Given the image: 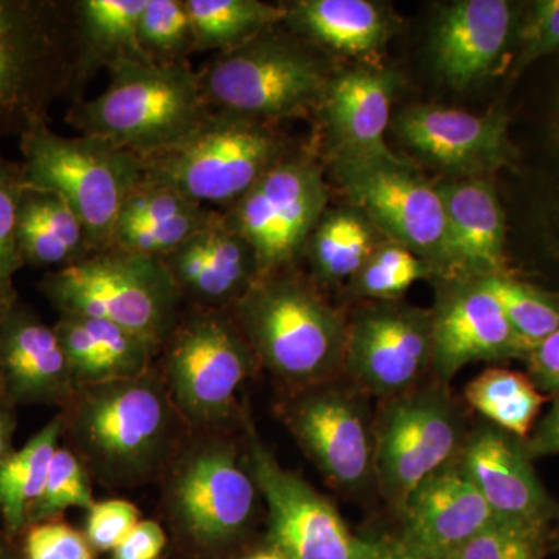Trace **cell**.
I'll use <instances>...</instances> for the list:
<instances>
[{
	"label": "cell",
	"instance_id": "cell-1",
	"mask_svg": "<svg viewBox=\"0 0 559 559\" xmlns=\"http://www.w3.org/2000/svg\"><path fill=\"white\" fill-rule=\"evenodd\" d=\"M62 437L109 487L157 479L180 448V418L159 370L79 388L61 409Z\"/></svg>",
	"mask_w": 559,
	"mask_h": 559
},
{
	"label": "cell",
	"instance_id": "cell-2",
	"mask_svg": "<svg viewBox=\"0 0 559 559\" xmlns=\"http://www.w3.org/2000/svg\"><path fill=\"white\" fill-rule=\"evenodd\" d=\"M92 76L75 0H0V140L49 123L51 106L80 100Z\"/></svg>",
	"mask_w": 559,
	"mask_h": 559
},
{
	"label": "cell",
	"instance_id": "cell-3",
	"mask_svg": "<svg viewBox=\"0 0 559 559\" xmlns=\"http://www.w3.org/2000/svg\"><path fill=\"white\" fill-rule=\"evenodd\" d=\"M285 271L257 278L229 311L257 364L290 393L344 377L348 325L310 283Z\"/></svg>",
	"mask_w": 559,
	"mask_h": 559
},
{
	"label": "cell",
	"instance_id": "cell-4",
	"mask_svg": "<svg viewBox=\"0 0 559 559\" xmlns=\"http://www.w3.org/2000/svg\"><path fill=\"white\" fill-rule=\"evenodd\" d=\"M108 72V87L98 97L80 98L66 112V121L81 135L143 157L186 138L209 114L190 61H121Z\"/></svg>",
	"mask_w": 559,
	"mask_h": 559
},
{
	"label": "cell",
	"instance_id": "cell-5",
	"mask_svg": "<svg viewBox=\"0 0 559 559\" xmlns=\"http://www.w3.org/2000/svg\"><path fill=\"white\" fill-rule=\"evenodd\" d=\"M39 289L58 314L108 320L159 349L186 307L160 259L117 248L47 272Z\"/></svg>",
	"mask_w": 559,
	"mask_h": 559
},
{
	"label": "cell",
	"instance_id": "cell-6",
	"mask_svg": "<svg viewBox=\"0 0 559 559\" xmlns=\"http://www.w3.org/2000/svg\"><path fill=\"white\" fill-rule=\"evenodd\" d=\"M288 154L266 121L210 109L186 138L140 160L145 182L224 212Z\"/></svg>",
	"mask_w": 559,
	"mask_h": 559
},
{
	"label": "cell",
	"instance_id": "cell-7",
	"mask_svg": "<svg viewBox=\"0 0 559 559\" xmlns=\"http://www.w3.org/2000/svg\"><path fill=\"white\" fill-rule=\"evenodd\" d=\"M275 27L218 51L197 69L210 109L266 121L320 106L330 81L322 62L299 39L274 33Z\"/></svg>",
	"mask_w": 559,
	"mask_h": 559
},
{
	"label": "cell",
	"instance_id": "cell-8",
	"mask_svg": "<svg viewBox=\"0 0 559 559\" xmlns=\"http://www.w3.org/2000/svg\"><path fill=\"white\" fill-rule=\"evenodd\" d=\"M25 182L53 191L83 223L94 252L109 249L121 207L142 180V160L92 135L57 134L39 124L20 139Z\"/></svg>",
	"mask_w": 559,
	"mask_h": 559
},
{
	"label": "cell",
	"instance_id": "cell-9",
	"mask_svg": "<svg viewBox=\"0 0 559 559\" xmlns=\"http://www.w3.org/2000/svg\"><path fill=\"white\" fill-rule=\"evenodd\" d=\"M162 349V378L186 425L210 430L235 417L259 364L230 311L186 305Z\"/></svg>",
	"mask_w": 559,
	"mask_h": 559
},
{
	"label": "cell",
	"instance_id": "cell-10",
	"mask_svg": "<svg viewBox=\"0 0 559 559\" xmlns=\"http://www.w3.org/2000/svg\"><path fill=\"white\" fill-rule=\"evenodd\" d=\"M164 474L168 518L194 549L223 550L245 535L259 489L230 441L210 436L180 444Z\"/></svg>",
	"mask_w": 559,
	"mask_h": 559
},
{
	"label": "cell",
	"instance_id": "cell-11",
	"mask_svg": "<svg viewBox=\"0 0 559 559\" xmlns=\"http://www.w3.org/2000/svg\"><path fill=\"white\" fill-rule=\"evenodd\" d=\"M469 429L450 384L437 380L381 401L374 414V480L400 514L411 492L457 459Z\"/></svg>",
	"mask_w": 559,
	"mask_h": 559
},
{
	"label": "cell",
	"instance_id": "cell-12",
	"mask_svg": "<svg viewBox=\"0 0 559 559\" xmlns=\"http://www.w3.org/2000/svg\"><path fill=\"white\" fill-rule=\"evenodd\" d=\"M242 421L246 463L266 503L271 549L286 559L366 557L370 538L356 536L325 496L275 459L248 417Z\"/></svg>",
	"mask_w": 559,
	"mask_h": 559
},
{
	"label": "cell",
	"instance_id": "cell-13",
	"mask_svg": "<svg viewBox=\"0 0 559 559\" xmlns=\"http://www.w3.org/2000/svg\"><path fill=\"white\" fill-rule=\"evenodd\" d=\"M326 200L318 165L288 154L223 213L255 253L260 278L285 271L300 255L325 213Z\"/></svg>",
	"mask_w": 559,
	"mask_h": 559
},
{
	"label": "cell",
	"instance_id": "cell-14",
	"mask_svg": "<svg viewBox=\"0 0 559 559\" xmlns=\"http://www.w3.org/2000/svg\"><path fill=\"white\" fill-rule=\"evenodd\" d=\"M366 393L345 380L290 392L282 419L300 450L334 488L374 480V414Z\"/></svg>",
	"mask_w": 559,
	"mask_h": 559
},
{
	"label": "cell",
	"instance_id": "cell-15",
	"mask_svg": "<svg viewBox=\"0 0 559 559\" xmlns=\"http://www.w3.org/2000/svg\"><path fill=\"white\" fill-rule=\"evenodd\" d=\"M432 364L430 312L393 301L367 308L348 325L344 378L369 399L421 384Z\"/></svg>",
	"mask_w": 559,
	"mask_h": 559
},
{
	"label": "cell",
	"instance_id": "cell-16",
	"mask_svg": "<svg viewBox=\"0 0 559 559\" xmlns=\"http://www.w3.org/2000/svg\"><path fill=\"white\" fill-rule=\"evenodd\" d=\"M337 175L349 198L399 245L444 266L447 216L437 187L403 162L337 156Z\"/></svg>",
	"mask_w": 559,
	"mask_h": 559
},
{
	"label": "cell",
	"instance_id": "cell-17",
	"mask_svg": "<svg viewBox=\"0 0 559 559\" xmlns=\"http://www.w3.org/2000/svg\"><path fill=\"white\" fill-rule=\"evenodd\" d=\"M432 320V364L436 380L452 378L473 362L525 358L527 345L518 336L502 308L477 280L444 290Z\"/></svg>",
	"mask_w": 559,
	"mask_h": 559
},
{
	"label": "cell",
	"instance_id": "cell-18",
	"mask_svg": "<svg viewBox=\"0 0 559 559\" xmlns=\"http://www.w3.org/2000/svg\"><path fill=\"white\" fill-rule=\"evenodd\" d=\"M498 520L554 527L559 507L540 484L524 440L485 421L471 429L459 455Z\"/></svg>",
	"mask_w": 559,
	"mask_h": 559
},
{
	"label": "cell",
	"instance_id": "cell-19",
	"mask_svg": "<svg viewBox=\"0 0 559 559\" xmlns=\"http://www.w3.org/2000/svg\"><path fill=\"white\" fill-rule=\"evenodd\" d=\"M399 516L396 539L419 559H447L498 520L459 457L423 480Z\"/></svg>",
	"mask_w": 559,
	"mask_h": 559
},
{
	"label": "cell",
	"instance_id": "cell-20",
	"mask_svg": "<svg viewBox=\"0 0 559 559\" xmlns=\"http://www.w3.org/2000/svg\"><path fill=\"white\" fill-rule=\"evenodd\" d=\"M0 377L13 407L62 409L76 390L57 331L21 299L0 311Z\"/></svg>",
	"mask_w": 559,
	"mask_h": 559
},
{
	"label": "cell",
	"instance_id": "cell-21",
	"mask_svg": "<svg viewBox=\"0 0 559 559\" xmlns=\"http://www.w3.org/2000/svg\"><path fill=\"white\" fill-rule=\"evenodd\" d=\"M160 260L191 307L229 311L259 278L255 253L221 210Z\"/></svg>",
	"mask_w": 559,
	"mask_h": 559
},
{
	"label": "cell",
	"instance_id": "cell-22",
	"mask_svg": "<svg viewBox=\"0 0 559 559\" xmlns=\"http://www.w3.org/2000/svg\"><path fill=\"white\" fill-rule=\"evenodd\" d=\"M395 130L407 146L448 170H488L507 154L506 120L499 114L418 106L401 114Z\"/></svg>",
	"mask_w": 559,
	"mask_h": 559
},
{
	"label": "cell",
	"instance_id": "cell-23",
	"mask_svg": "<svg viewBox=\"0 0 559 559\" xmlns=\"http://www.w3.org/2000/svg\"><path fill=\"white\" fill-rule=\"evenodd\" d=\"M511 7L503 0H459L441 10L432 33L436 68L463 90L487 75L506 49Z\"/></svg>",
	"mask_w": 559,
	"mask_h": 559
},
{
	"label": "cell",
	"instance_id": "cell-24",
	"mask_svg": "<svg viewBox=\"0 0 559 559\" xmlns=\"http://www.w3.org/2000/svg\"><path fill=\"white\" fill-rule=\"evenodd\" d=\"M396 76L388 70L356 69L330 79L323 106L337 156L348 159L401 162L385 145Z\"/></svg>",
	"mask_w": 559,
	"mask_h": 559
},
{
	"label": "cell",
	"instance_id": "cell-25",
	"mask_svg": "<svg viewBox=\"0 0 559 559\" xmlns=\"http://www.w3.org/2000/svg\"><path fill=\"white\" fill-rule=\"evenodd\" d=\"M447 216L444 267L473 278L498 274L503 261L506 226L495 190L481 180L437 187Z\"/></svg>",
	"mask_w": 559,
	"mask_h": 559
},
{
	"label": "cell",
	"instance_id": "cell-26",
	"mask_svg": "<svg viewBox=\"0 0 559 559\" xmlns=\"http://www.w3.org/2000/svg\"><path fill=\"white\" fill-rule=\"evenodd\" d=\"M76 389L127 380L153 369L160 349L108 320L60 314L53 325Z\"/></svg>",
	"mask_w": 559,
	"mask_h": 559
},
{
	"label": "cell",
	"instance_id": "cell-27",
	"mask_svg": "<svg viewBox=\"0 0 559 559\" xmlns=\"http://www.w3.org/2000/svg\"><path fill=\"white\" fill-rule=\"evenodd\" d=\"M17 249L24 266L55 271L94 253L86 229L53 191L27 186L16 213Z\"/></svg>",
	"mask_w": 559,
	"mask_h": 559
},
{
	"label": "cell",
	"instance_id": "cell-28",
	"mask_svg": "<svg viewBox=\"0 0 559 559\" xmlns=\"http://www.w3.org/2000/svg\"><path fill=\"white\" fill-rule=\"evenodd\" d=\"M285 7L294 32L342 53H367L388 36V20L367 0H299Z\"/></svg>",
	"mask_w": 559,
	"mask_h": 559
},
{
	"label": "cell",
	"instance_id": "cell-29",
	"mask_svg": "<svg viewBox=\"0 0 559 559\" xmlns=\"http://www.w3.org/2000/svg\"><path fill=\"white\" fill-rule=\"evenodd\" d=\"M61 437L62 421L58 415L21 450L0 459V520L11 539L28 527V513L43 491Z\"/></svg>",
	"mask_w": 559,
	"mask_h": 559
},
{
	"label": "cell",
	"instance_id": "cell-30",
	"mask_svg": "<svg viewBox=\"0 0 559 559\" xmlns=\"http://www.w3.org/2000/svg\"><path fill=\"white\" fill-rule=\"evenodd\" d=\"M146 2L75 0L81 46L92 72L121 61L151 62L139 40V22Z\"/></svg>",
	"mask_w": 559,
	"mask_h": 559
},
{
	"label": "cell",
	"instance_id": "cell-31",
	"mask_svg": "<svg viewBox=\"0 0 559 559\" xmlns=\"http://www.w3.org/2000/svg\"><path fill=\"white\" fill-rule=\"evenodd\" d=\"M466 404L516 439L527 440L547 396L528 374L492 367L477 374L463 390Z\"/></svg>",
	"mask_w": 559,
	"mask_h": 559
},
{
	"label": "cell",
	"instance_id": "cell-32",
	"mask_svg": "<svg viewBox=\"0 0 559 559\" xmlns=\"http://www.w3.org/2000/svg\"><path fill=\"white\" fill-rule=\"evenodd\" d=\"M198 51H226L286 20L285 5L260 0H186Z\"/></svg>",
	"mask_w": 559,
	"mask_h": 559
},
{
	"label": "cell",
	"instance_id": "cell-33",
	"mask_svg": "<svg viewBox=\"0 0 559 559\" xmlns=\"http://www.w3.org/2000/svg\"><path fill=\"white\" fill-rule=\"evenodd\" d=\"M312 270L325 282L355 278L374 252L369 224L352 212L323 213L307 246Z\"/></svg>",
	"mask_w": 559,
	"mask_h": 559
},
{
	"label": "cell",
	"instance_id": "cell-34",
	"mask_svg": "<svg viewBox=\"0 0 559 559\" xmlns=\"http://www.w3.org/2000/svg\"><path fill=\"white\" fill-rule=\"evenodd\" d=\"M474 280L495 297L528 349L559 330V304L547 294L500 272Z\"/></svg>",
	"mask_w": 559,
	"mask_h": 559
},
{
	"label": "cell",
	"instance_id": "cell-35",
	"mask_svg": "<svg viewBox=\"0 0 559 559\" xmlns=\"http://www.w3.org/2000/svg\"><path fill=\"white\" fill-rule=\"evenodd\" d=\"M139 40L151 62L189 61L198 49L186 0H148L140 16Z\"/></svg>",
	"mask_w": 559,
	"mask_h": 559
},
{
	"label": "cell",
	"instance_id": "cell-36",
	"mask_svg": "<svg viewBox=\"0 0 559 559\" xmlns=\"http://www.w3.org/2000/svg\"><path fill=\"white\" fill-rule=\"evenodd\" d=\"M218 212L219 210L198 205L179 215L119 223L114 230L110 248L160 259L207 226Z\"/></svg>",
	"mask_w": 559,
	"mask_h": 559
},
{
	"label": "cell",
	"instance_id": "cell-37",
	"mask_svg": "<svg viewBox=\"0 0 559 559\" xmlns=\"http://www.w3.org/2000/svg\"><path fill=\"white\" fill-rule=\"evenodd\" d=\"M94 503L86 466L75 452L60 447L51 459L43 491L28 513V527L38 522L60 520L69 509L90 510Z\"/></svg>",
	"mask_w": 559,
	"mask_h": 559
},
{
	"label": "cell",
	"instance_id": "cell-38",
	"mask_svg": "<svg viewBox=\"0 0 559 559\" xmlns=\"http://www.w3.org/2000/svg\"><path fill=\"white\" fill-rule=\"evenodd\" d=\"M551 530L544 525L495 520L447 559H546Z\"/></svg>",
	"mask_w": 559,
	"mask_h": 559
},
{
	"label": "cell",
	"instance_id": "cell-39",
	"mask_svg": "<svg viewBox=\"0 0 559 559\" xmlns=\"http://www.w3.org/2000/svg\"><path fill=\"white\" fill-rule=\"evenodd\" d=\"M429 271V261L395 242L374 249L356 275L355 285L360 296L395 301L418 280L428 277Z\"/></svg>",
	"mask_w": 559,
	"mask_h": 559
},
{
	"label": "cell",
	"instance_id": "cell-40",
	"mask_svg": "<svg viewBox=\"0 0 559 559\" xmlns=\"http://www.w3.org/2000/svg\"><path fill=\"white\" fill-rule=\"evenodd\" d=\"M25 189L27 182L21 162L0 157V311L20 299L14 278L24 263L17 249L16 213Z\"/></svg>",
	"mask_w": 559,
	"mask_h": 559
},
{
	"label": "cell",
	"instance_id": "cell-41",
	"mask_svg": "<svg viewBox=\"0 0 559 559\" xmlns=\"http://www.w3.org/2000/svg\"><path fill=\"white\" fill-rule=\"evenodd\" d=\"M22 535L24 559H94L86 535L61 520L38 522Z\"/></svg>",
	"mask_w": 559,
	"mask_h": 559
},
{
	"label": "cell",
	"instance_id": "cell-42",
	"mask_svg": "<svg viewBox=\"0 0 559 559\" xmlns=\"http://www.w3.org/2000/svg\"><path fill=\"white\" fill-rule=\"evenodd\" d=\"M140 521V511L130 500H95L87 510L84 535L95 551H114Z\"/></svg>",
	"mask_w": 559,
	"mask_h": 559
},
{
	"label": "cell",
	"instance_id": "cell-43",
	"mask_svg": "<svg viewBox=\"0 0 559 559\" xmlns=\"http://www.w3.org/2000/svg\"><path fill=\"white\" fill-rule=\"evenodd\" d=\"M559 50V0L533 3L521 31V66Z\"/></svg>",
	"mask_w": 559,
	"mask_h": 559
},
{
	"label": "cell",
	"instance_id": "cell-44",
	"mask_svg": "<svg viewBox=\"0 0 559 559\" xmlns=\"http://www.w3.org/2000/svg\"><path fill=\"white\" fill-rule=\"evenodd\" d=\"M167 546V533L159 522L142 520L117 549L114 559H159Z\"/></svg>",
	"mask_w": 559,
	"mask_h": 559
},
{
	"label": "cell",
	"instance_id": "cell-45",
	"mask_svg": "<svg viewBox=\"0 0 559 559\" xmlns=\"http://www.w3.org/2000/svg\"><path fill=\"white\" fill-rule=\"evenodd\" d=\"M528 377L540 392L559 395V330L525 356Z\"/></svg>",
	"mask_w": 559,
	"mask_h": 559
},
{
	"label": "cell",
	"instance_id": "cell-46",
	"mask_svg": "<svg viewBox=\"0 0 559 559\" xmlns=\"http://www.w3.org/2000/svg\"><path fill=\"white\" fill-rule=\"evenodd\" d=\"M524 447L532 460L559 454V395L555 396L549 412L524 440Z\"/></svg>",
	"mask_w": 559,
	"mask_h": 559
},
{
	"label": "cell",
	"instance_id": "cell-47",
	"mask_svg": "<svg viewBox=\"0 0 559 559\" xmlns=\"http://www.w3.org/2000/svg\"><path fill=\"white\" fill-rule=\"evenodd\" d=\"M362 559H419L396 538H370V547Z\"/></svg>",
	"mask_w": 559,
	"mask_h": 559
},
{
	"label": "cell",
	"instance_id": "cell-48",
	"mask_svg": "<svg viewBox=\"0 0 559 559\" xmlns=\"http://www.w3.org/2000/svg\"><path fill=\"white\" fill-rule=\"evenodd\" d=\"M14 428H16V419H14L13 406L5 401H0V459L7 457L16 448H14Z\"/></svg>",
	"mask_w": 559,
	"mask_h": 559
},
{
	"label": "cell",
	"instance_id": "cell-49",
	"mask_svg": "<svg viewBox=\"0 0 559 559\" xmlns=\"http://www.w3.org/2000/svg\"><path fill=\"white\" fill-rule=\"evenodd\" d=\"M0 559H24L22 551L11 544V538L5 533L0 535Z\"/></svg>",
	"mask_w": 559,
	"mask_h": 559
},
{
	"label": "cell",
	"instance_id": "cell-50",
	"mask_svg": "<svg viewBox=\"0 0 559 559\" xmlns=\"http://www.w3.org/2000/svg\"><path fill=\"white\" fill-rule=\"evenodd\" d=\"M248 559H286L283 557L282 554H278L277 550L271 549V547H267L266 550L257 551V554H253L252 557H249Z\"/></svg>",
	"mask_w": 559,
	"mask_h": 559
},
{
	"label": "cell",
	"instance_id": "cell-51",
	"mask_svg": "<svg viewBox=\"0 0 559 559\" xmlns=\"http://www.w3.org/2000/svg\"><path fill=\"white\" fill-rule=\"evenodd\" d=\"M550 550L559 554V520L551 530Z\"/></svg>",
	"mask_w": 559,
	"mask_h": 559
},
{
	"label": "cell",
	"instance_id": "cell-52",
	"mask_svg": "<svg viewBox=\"0 0 559 559\" xmlns=\"http://www.w3.org/2000/svg\"><path fill=\"white\" fill-rule=\"evenodd\" d=\"M0 401H5V403H9V400H7L5 396V392H3L2 377H0Z\"/></svg>",
	"mask_w": 559,
	"mask_h": 559
}]
</instances>
